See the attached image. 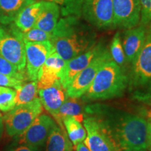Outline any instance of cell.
I'll return each mask as SVG.
<instances>
[{"label": "cell", "mask_w": 151, "mask_h": 151, "mask_svg": "<svg viewBox=\"0 0 151 151\" xmlns=\"http://www.w3.org/2000/svg\"><path fill=\"white\" fill-rule=\"evenodd\" d=\"M24 83V81L19 80L14 77H11L9 76L0 73V86L9 87L15 90H18L22 86Z\"/></svg>", "instance_id": "obj_30"}, {"label": "cell", "mask_w": 151, "mask_h": 151, "mask_svg": "<svg viewBox=\"0 0 151 151\" xmlns=\"http://www.w3.org/2000/svg\"><path fill=\"white\" fill-rule=\"evenodd\" d=\"M0 55L26 74L24 42L22 32L15 24L8 29L0 27Z\"/></svg>", "instance_id": "obj_6"}, {"label": "cell", "mask_w": 151, "mask_h": 151, "mask_svg": "<svg viewBox=\"0 0 151 151\" xmlns=\"http://www.w3.org/2000/svg\"><path fill=\"white\" fill-rule=\"evenodd\" d=\"M127 83V76L121 67L110 60L98 71L89 89L84 94L85 99L95 101L120 97L123 94Z\"/></svg>", "instance_id": "obj_3"}, {"label": "cell", "mask_w": 151, "mask_h": 151, "mask_svg": "<svg viewBox=\"0 0 151 151\" xmlns=\"http://www.w3.org/2000/svg\"><path fill=\"white\" fill-rule=\"evenodd\" d=\"M38 94L43 108L55 120L60 106L67 97L60 81L48 88L38 90Z\"/></svg>", "instance_id": "obj_15"}, {"label": "cell", "mask_w": 151, "mask_h": 151, "mask_svg": "<svg viewBox=\"0 0 151 151\" xmlns=\"http://www.w3.org/2000/svg\"><path fill=\"white\" fill-rule=\"evenodd\" d=\"M148 31L143 25L128 29L124 32L122 47L125 55L126 61L132 63L136 57L140 52Z\"/></svg>", "instance_id": "obj_16"}, {"label": "cell", "mask_w": 151, "mask_h": 151, "mask_svg": "<svg viewBox=\"0 0 151 151\" xmlns=\"http://www.w3.org/2000/svg\"><path fill=\"white\" fill-rule=\"evenodd\" d=\"M46 151H73V144L65 127H60L57 122L46 139Z\"/></svg>", "instance_id": "obj_18"}, {"label": "cell", "mask_w": 151, "mask_h": 151, "mask_svg": "<svg viewBox=\"0 0 151 151\" xmlns=\"http://www.w3.org/2000/svg\"><path fill=\"white\" fill-rule=\"evenodd\" d=\"M60 6L52 1H41V9L35 27L51 34L60 18Z\"/></svg>", "instance_id": "obj_17"}, {"label": "cell", "mask_w": 151, "mask_h": 151, "mask_svg": "<svg viewBox=\"0 0 151 151\" xmlns=\"http://www.w3.org/2000/svg\"><path fill=\"white\" fill-rule=\"evenodd\" d=\"M76 99L67 97L65 101L60 106L58 116H57L55 122L60 127H64L62 120L65 117L71 116L73 117L76 120L80 122L83 121V114L82 113V108Z\"/></svg>", "instance_id": "obj_21"}, {"label": "cell", "mask_w": 151, "mask_h": 151, "mask_svg": "<svg viewBox=\"0 0 151 151\" xmlns=\"http://www.w3.org/2000/svg\"><path fill=\"white\" fill-rule=\"evenodd\" d=\"M41 9V1L30 4L19 13L14 20V24L22 32L35 27Z\"/></svg>", "instance_id": "obj_20"}, {"label": "cell", "mask_w": 151, "mask_h": 151, "mask_svg": "<svg viewBox=\"0 0 151 151\" xmlns=\"http://www.w3.org/2000/svg\"><path fill=\"white\" fill-rule=\"evenodd\" d=\"M133 151H146V150H133Z\"/></svg>", "instance_id": "obj_37"}, {"label": "cell", "mask_w": 151, "mask_h": 151, "mask_svg": "<svg viewBox=\"0 0 151 151\" xmlns=\"http://www.w3.org/2000/svg\"><path fill=\"white\" fill-rule=\"evenodd\" d=\"M16 90L0 86V111L6 113L16 106Z\"/></svg>", "instance_id": "obj_24"}, {"label": "cell", "mask_w": 151, "mask_h": 151, "mask_svg": "<svg viewBox=\"0 0 151 151\" xmlns=\"http://www.w3.org/2000/svg\"><path fill=\"white\" fill-rule=\"evenodd\" d=\"M141 24L147 31H151V0H140Z\"/></svg>", "instance_id": "obj_29"}, {"label": "cell", "mask_w": 151, "mask_h": 151, "mask_svg": "<svg viewBox=\"0 0 151 151\" xmlns=\"http://www.w3.org/2000/svg\"><path fill=\"white\" fill-rule=\"evenodd\" d=\"M88 109L104 129L116 151L147 150L148 123L144 118L130 113L109 111L101 106Z\"/></svg>", "instance_id": "obj_1"}, {"label": "cell", "mask_w": 151, "mask_h": 151, "mask_svg": "<svg viewBox=\"0 0 151 151\" xmlns=\"http://www.w3.org/2000/svg\"><path fill=\"white\" fill-rule=\"evenodd\" d=\"M8 151H37L35 148L24 144H15L9 149Z\"/></svg>", "instance_id": "obj_31"}, {"label": "cell", "mask_w": 151, "mask_h": 151, "mask_svg": "<svg viewBox=\"0 0 151 151\" xmlns=\"http://www.w3.org/2000/svg\"><path fill=\"white\" fill-rule=\"evenodd\" d=\"M66 132L73 146H76L79 143L83 142L87 136L86 128L81 122L71 116L65 117L62 120Z\"/></svg>", "instance_id": "obj_22"}, {"label": "cell", "mask_w": 151, "mask_h": 151, "mask_svg": "<svg viewBox=\"0 0 151 151\" xmlns=\"http://www.w3.org/2000/svg\"><path fill=\"white\" fill-rule=\"evenodd\" d=\"M67 62L55 51L49 55L39 71L37 79L38 90L48 88L60 81Z\"/></svg>", "instance_id": "obj_14"}, {"label": "cell", "mask_w": 151, "mask_h": 151, "mask_svg": "<svg viewBox=\"0 0 151 151\" xmlns=\"http://www.w3.org/2000/svg\"><path fill=\"white\" fill-rule=\"evenodd\" d=\"M42 113L43 106L39 97L26 104L16 106L3 116L7 134L11 137L21 134Z\"/></svg>", "instance_id": "obj_5"}, {"label": "cell", "mask_w": 151, "mask_h": 151, "mask_svg": "<svg viewBox=\"0 0 151 151\" xmlns=\"http://www.w3.org/2000/svg\"><path fill=\"white\" fill-rule=\"evenodd\" d=\"M16 90V106L23 105L31 102L37 98V81H30L26 83H24L19 89Z\"/></svg>", "instance_id": "obj_23"}, {"label": "cell", "mask_w": 151, "mask_h": 151, "mask_svg": "<svg viewBox=\"0 0 151 151\" xmlns=\"http://www.w3.org/2000/svg\"><path fill=\"white\" fill-rule=\"evenodd\" d=\"M35 2V0H0V24H11L22 9Z\"/></svg>", "instance_id": "obj_19"}, {"label": "cell", "mask_w": 151, "mask_h": 151, "mask_svg": "<svg viewBox=\"0 0 151 151\" xmlns=\"http://www.w3.org/2000/svg\"><path fill=\"white\" fill-rule=\"evenodd\" d=\"M55 119L48 114L41 113L21 134L14 137L16 144H24L37 150L46 143Z\"/></svg>", "instance_id": "obj_8"}, {"label": "cell", "mask_w": 151, "mask_h": 151, "mask_svg": "<svg viewBox=\"0 0 151 151\" xmlns=\"http://www.w3.org/2000/svg\"><path fill=\"white\" fill-rule=\"evenodd\" d=\"M110 55L112 60L120 67L124 65L126 61L125 55L122 47L120 35L117 32L113 38L110 46Z\"/></svg>", "instance_id": "obj_25"}, {"label": "cell", "mask_w": 151, "mask_h": 151, "mask_svg": "<svg viewBox=\"0 0 151 151\" xmlns=\"http://www.w3.org/2000/svg\"><path fill=\"white\" fill-rule=\"evenodd\" d=\"M82 14L94 27L113 28V0H83Z\"/></svg>", "instance_id": "obj_9"}, {"label": "cell", "mask_w": 151, "mask_h": 151, "mask_svg": "<svg viewBox=\"0 0 151 151\" xmlns=\"http://www.w3.org/2000/svg\"><path fill=\"white\" fill-rule=\"evenodd\" d=\"M87 136L83 143L90 151H116L111 139L94 116L83 120Z\"/></svg>", "instance_id": "obj_12"}, {"label": "cell", "mask_w": 151, "mask_h": 151, "mask_svg": "<svg viewBox=\"0 0 151 151\" xmlns=\"http://www.w3.org/2000/svg\"><path fill=\"white\" fill-rule=\"evenodd\" d=\"M42 1H52V2H55L58 4H60V2H61V0H42Z\"/></svg>", "instance_id": "obj_35"}, {"label": "cell", "mask_w": 151, "mask_h": 151, "mask_svg": "<svg viewBox=\"0 0 151 151\" xmlns=\"http://www.w3.org/2000/svg\"><path fill=\"white\" fill-rule=\"evenodd\" d=\"M83 0H61V14L63 17L75 16L80 18L82 15Z\"/></svg>", "instance_id": "obj_26"}, {"label": "cell", "mask_w": 151, "mask_h": 151, "mask_svg": "<svg viewBox=\"0 0 151 151\" xmlns=\"http://www.w3.org/2000/svg\"><path fill=\"white\" fill-rule=\"evenodd\" d=\"M110 60H112L110 52L104 48L73 79L66 89L67 97L73 99L82 97L89 89L100 68Z\"/></svg>", "instance_id": "obj_7"}, {"label": "cell", "mask_w": 151, "mask_h": 151, "mask_svg": "<svg viewBox=\"0 0 151 151\" xmlns=\"http://www.w3.org/2000/svg\"><path fill=\"white\" fill-rule=\"evenodd\" d=\"M4 129V124L3 116L1 113H0V141H1V137H2Z\"/></svg>", "instance_id": "obj_34"}, {"label": "cell", "mask_w": 151, "mask_h": 151, "mask_svg": "<svg viewBox=\"0 0 151 151\" xmlns=\"http://www.w3.org/2000/svg\"><path fill=\"white\" fill-rule=\"evenodd\" d=\"M147 116L151 117V109L148 111V113H147Z\"/></svg>", "instance_id": "obj_36"}, {"label": "cell", "mask_w": 151, "mask_h": 151, "mask_svg": "<svg viewBox=\"0 0 151 151\" xmlns=\"http://www.w3.org/2000/svg\"><path fill=\"white\" fill-rule=\"evenodd\" d=\"M132 90L140 100L151 99V31L148 32L140 52L132 62Z\"/></svg>", "instance_id": "obj_4"}, {"label": "cell", "mask_w": 151, "mask_h": 151, "mask_svg": "<svg viewBox=\"0 0 151 151\" xmlns=\"http://www.w3.org/2000/svg\"><path fill=\"white\" fill-rule=\"evenodd\" d=\"M113 27L131 29L139 24L141 18L140 0H113Z\"/></svg>", "instance_id": "obj_11"}, {"label": "cell", "mask_w": 151, "mask_h": 151, "mask_svg": "<svg viewBox=\"0 0 151 151\" xmlns=\"http://www.w3.org/2000/svg\"><path fill=\"white\" fill-rule=\"evenodd\" d=\"M76 151H90L83 142L79 143L76 146Z\"/></svg>", "instance_id": "obj_33"}, {"label": "cell", "mask_w": 151, "mask_h": 151, "mask_svg": "<svg viewBox=\"0 0 151 151\" xmlns=\"http://www.w3.org/2000/svg\"><path fill=\"white\" fill-rule=\"evenodd\" d=\"M0 73L14 77L19 80L25 81L27 80L25 73L20 72L16 66L9 62L0 55Z\"/></svg>", "instance_id": "obj_27"}, {"label": "cell", "mask_w": 151, "mask_h": 151, "mask_svg": "<svg viewBox=\"0 0 151 151\" xmlns=\"http://www.w3.org/2000/svg\"><path fill=\"white\" fill-rule=\"evenodd\" d=\"M22 39L26 42H41V41H50L51 39V34L43 31L42 29L33 27L29 31L22 32Z\"/></svg>", "instance_id": "obj_28"}, {"label": "cell", "mask_w": 151, "mask_h": 151, "mask_svg": "<svg viewBox=\"0 0 151 151\" xmlns=\"http://www.w3.org/2000/svg\"><path fill=\"white\" fill-rule=\"evenodd\" d=\"M50 41L55 51L67 62L93 48L96 35L78 17L66 16L58 20Z\"/></svg>", "instance_id": "obj_2"}, {"label": "cell", "mask_w": 151, "mask_h": 151, "mask_svg": "<svg viewBox=\"0 0 151 151\" xmlns=\"http://www.w3.org/2000/svg\"><path fill=\"white\" fill-rule=\"evenodd\" d=\"M25 72L27 80L37 81L39 71L47 58L55 51L50 41L41 42H26Z\"/></svg>", "instance_id": "obj_10"}, {"label": "cell", "mask_w": 151, "mask_h": 151, "mask_svg": "<svg viewBox=\"0 0 151 151\" xmlns=\"http://www.w3.org/2000/svg\"><path fill=\"white\" fill-rule=\"evenodd\" d=\"M104 49L101 44L95 45L88 51L75 57L67 62L62 73L60 83L66 90L76 75L89 65L92 60Z\"/></svg>", "instance_id": "obj_13"}, {"label": "cell", "mask_w": 151, "mask_h": 151, "mask_svg": "<svg viewBox=\"0 0 151 151\" xmlns=\"http://www.w3.org/2000/svg\"><path fill=\"white\" fill-rule=\"evenodd\" d=\"M148 148L147 150L151 151V117H148Z\"/></svg>", "instance_id": "obj_32"}]
</instances>
